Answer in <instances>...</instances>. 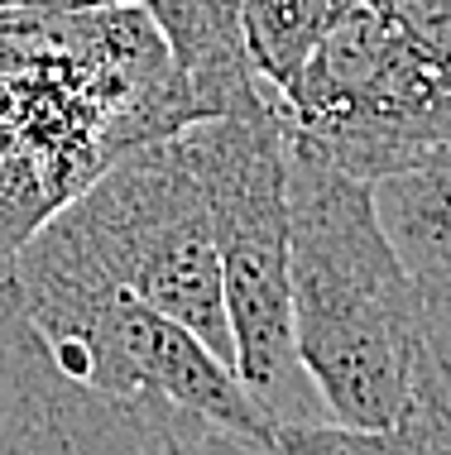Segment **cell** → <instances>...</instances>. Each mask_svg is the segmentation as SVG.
Instances as JSON below:
<instances>
[{
  "mask_svg": "<svg viewBox=\"0 0 451 455\" xmlns=\"http://www.w3.org/2000/svg\"><path fill=\"white\" fill-rule=\"evenodd\" d=\"M288 288L298 360L332 417L298 451H389L437 369L428 312L380 220L374 182L298 134H288Z\"/></svg>",
  "mask_w": 451,
  "mask_h": 455,
  "instance_id": "2",
  "label": "cell"
},
{
  "mask_svg": "<svg viewBox=\"0 0 451 455\" xmlns=\"http://www.w3.org/2000/svg\"><path fill=\"white\" fill-rule=\"evenodd\" d=\"M111 5H144V0H0V10H111Z\"/></svg>",
  "mask_w": 451,
  "mask_h": 455,
  "instance_id": "10",
  "label": "cell"
},
{
  "mask_svg": "<svg viewBox=\"0 0 451 455\" xmlns=\"http://www.w3.org/2000/svg\"><path fill=\"white\" fill-rule=\"evenodd\" d=\"M423 312H428L432 346H437V355H442L447 369H451V298H447V302H437V307H423Z\"/></svg>",
  "mask_w": 451,
  "mask_h": 455,
  "instance_id": "11",
  "label": "cell"
},
{
  "mask_svg": "<svg viewBox=\"0 0 451 455\" xmlns=\"http://www.w3.org/2000/svg\"><path fill=\"white\" fill-rule=\"evenodd\" d=\"M58 216L106 274L236 364L212 202L182 130L120 154Z\"/></svg>",
  "mask_w": 451,
  "mask_h": 455,
  "instance_id": "4",
  "label": "cell"
},
{
  "mask_svg": "<svg viewBox=\"0 0 451 455\" xmlns=\"http://www.w3.org/2000/svg\"><path fill=\"white\" fill-rule=\"evenodd\" d=\"M188 154L212 202L216 254L236 374L246 379L270 422L278 451L298 455L302 436L332 427L322 393L308 379L294 340V288H288V130L278 96L202 116L182 125Z\"/></svg>",
  "mask_w": 451,
  "mask_h": 455,
  "instance_id": "3",
  "label": "cell"
},
{
  "mask_svg": "<svg viewBox=\"0 0 451 455\" xmlns=\"http://www.w3.org/2000/svg\"><path fill=\"white\" fill-rule=\"evenodd\" d=\"M374 206L423 307L451 298V144L374 178Z\"/></svg>",
  "mask_w": 451,
  "mask_h": 455,
  "instance_id": "7",
  "label": "cell"
},
{
  "mask_svg": "<svg viewBox=\"0 0 451 455\" xmlns=\"http://www.w3.org/2000/svg\"><path fill=\"white\" fill-rule=\"evenodd\" d=\"M284 455L236 364L44 220L0 278V455Z\"/></svg>",
  "mask_w": 451,
  "mask_h": 455,
  "instance_id": "1",
  "label": "cell"
},
{
  "mask_svg": "<svg viewBox=\"0 0 451 455\" xmlns=\"http://www.w3.org/2000/svg\"><path fill=\"white\" fill-rule=\"evenodd\" d=\"M370 5L451 72V0H370Z\"/></svg>",
  "mask_w": 451,
  "mask_h": 455,
  "instance_id": "9",
  "label": "cell"
},
{
  "mask_svg": "<svg viewBox=\"0 0 451 455\" xmlns=\"http://www.w3.org/2000/svg\"><path fill=\"white\" fill-rule=\"evenodd\" d=\"M144 10L197 101V120L250 106L270 92L250 58L246 0H144Z\"/></svg>",
  "mask_w": 451,
  "mask_h": 455,
  "instance_id": "6",
  "label": "cell"
},
{
  "mask_svg": "<svg viewBox=\"0 0 451 455\" xmlns=\"http://www.w3.org/2000/svg\"><path fill=\"white\" fill-rule=\"evenodd\" d=\"M346 0H246V39L264 87L288 92Z\"/></svg>",
  "mask_w": 451,
  "mask_h": 455,
  "instance_id": "8",
  "label": "cell"
},
{
  "mask_svg": "<svg viewBox=\"0 0 451 455\" xmlns=\"http://www.w3.org/2000/svg\"><path fill=\"white\" fill-rule=\"evenodd\" d=\"M274 96L288 134L370 182L451 144V72L370 0H346Z\"/></svg>",
  "mask_w": 451,
  "mask_h": 455,
  "instance_id": "5",
  "label": "cell"
}]
</instances>
